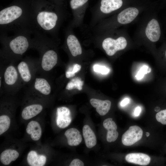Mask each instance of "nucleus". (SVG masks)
<instances>
[{
    "label": "nucleus",
    "mask_w": 166,
    "mask_h": 166,
    "mask_svg": "<svg viewBox=\"0 0 166 166\" xmlns=\"http://www.w3.org/2000/svg\"><path fill=\"white\" fill-rule=\"evenodd\" d=\"M139 13L138 10L135 7H129L125 9L117 15V22L121 25L129 23L135 19Z\"/></svg>",
    "instance_id": "nucleus-9"
},
{
    "label": "nucleus",
    "mask_w": 166,
    "mask_h": 166,
    "mask_svg": "<svg viewBox=\"0 0 166 166\" xmlns=\"http://www.w3.org/2000/svg\"><path fill=\"white\" fill-rule=\"evenodd\" d=\"M103 125L107 131L106 140L109 142H114L117 138L118 133L117 131V126L112 118L105 119L103 122Z\"/></svg>",
    "instance_id": "nucleus-14"
},
{
    "label": "nucleus",
    "mask_w": 166,
    "mask_h": 166,
    "mask_svg": "<svg viewBox=\"0 0 166 166\" xmlns=\"http://www.w3.org/2000/svg\"><path fill=\"white\" fill-rule=\"evenodd\" d=\"M92 106L96 108L97 112L101 116L106 114L110 110L111 102L109 100L104 101L92 98L90 100Z\"/></svg>",
    "instance_id": "nucleus-15"
},
{
    "label": "nucleus",
    "mask_w": 166,
    "mask_h": 166,
    "mask_svg": "<svg viewBox=\"0 0 166 166\" xmlns=\"http://www.w3.org/2000/svg\"><path fill=\"white\" fill-rule=\"evenodd\" d=\"M34 87L36 90L44 95H48L51 92L50 86L47 81L44 78H36Z\"/></svg>",
    "instance_id": "nucleus-23"
},
{
    "label": "nucleus",
    "mask_w": 166,
    "mask_h": 166,
    "mask_svg": "<svg viewBox=\"0 0 166 166\" xmlns=\"http://www.w3.org/2000/svg\"><path fill=\"white\" fill-rule=\"evenodd\" d=\"M0 28L3 31L32 32L30 20V5L25 6L15 3L0 11Z\"/></svg>",
    "instance_id": "nucleus-2"
},
{
    "label": "nucleus",
    "mask_w": 166,
    "mask_h": 166,
    "mask_svg": "<svg viewBox=\"0 0 166 166\" xmlns=\"http://www.w3.org/2000/svg\"><path fill=\"white\" fill-rule=\"evenodd\" d=\"M32 33L29 31H20L15 33L11 37L3 36L2 38L7 41L8 47L13 53L22 55L27 50L32 41L30 35Z\"/></svg>",
    "instance_id": "nucleus-3"
},
{
    "label": "nucleus",
    "mask_w": 166,
    "mask_h": 166,
    "mask_svg": "<svg viewBox=\"0 0 166 166\" xmlns=\"http://www.w3.org/2000/svg\"><path fill=\"white\" fill-rule=\"evenodd\" d=\"M81 65L76 64L74 66L73 71L75 73H76L80 70L81 69Z\"/></svg>",
    "instance_id": "nucleus-33"
},
{
    "label": "nucleus",
    "mask_w": 166,
    "mask_h": 166,
    "mask_svg": "<svg viewBox=\"0 0 166 166\" xmlns=\"http://www.w3.org/2000/svg\"><path fill=\"white\" fill-rule=\"evenodd\" d=\"M18 69L23 80L25 82L29 81L31 75L27 63L24 61L21 62L18 66Z\"/></svg>",
    "instance_id": "nucleus-24"
},
{
    "label": "nucleus",
    "mask_w": 166,
    "mask_h": 166,
    "mask_svg": "<svg viewBox=\"0 0 166 166\" xmlns=\"http://www.w3.org/2000/svg\"><path fill=\"white\" fill-rule=\"evenodd\" d=\"M127 44L126 39L123 36L116 38L108 37L103 40L102 46L106 53L109 56H112L117 51L124 49Z\"/></svg>",
    "instance_id": "nucleus-4"
},
{
    "label": "nucleus",
    "mask_w": 166,
    "mask_h": 166,
    "mask_svg": "<svg viewBox=\"0 0 166 166\" xmlns=\"http://www.w3.org/2000/svg\"><path fill=\"white\" fill-rule=\"evenodd\" d=\"M129 102V99L126 98L124 99L121 102L120 105L122 106H124L128 104Z\"/></svg>",
    "instance_id": "nucleus-34"
},
{
    "label": "nucleus",
    "mask_w": 166,
    "mask_h": 166,
    "mask_svg": "<svg viewBox=\"0 0 166 166\" xmlns=\"http://www.w3.org/2000/svg\"><path fill=\"white\" fill-rule=\"evenodd\" d=\"M72 68H70L69 70L66 72L65 75L67 78L73 77L75 76V73L73 71V68L72 69Z\"/></svg>",
    "instance_id": "nucleus-31"
},
{
    "label": "nucleus",
    "mask_w": 166,
    "mask_h": 166,
    "mask_svg": "<svg viewBox=\"0 0 166 166\" xmlns=\"http://www.w3.org/2000/svg\"><path fill=\"white\" fill-rule=\"evenodd\" d=\"M122 0H100L96 6L97 17L117 10L122 6Z\"/></svg>",
    "instance_id": "nucleus-5"
},
{
    "label": "nucleus",
    "mask_w": 166,
    "mask_h": 166,
    "mask_svg": "<svg viewBox=\"0 0 166 166\" xmlns=\"http://www.w3.org/2000/svg\"><path fill=\"white\" fill-rule=\"evenodd\" d=\"M145 34L152 42H156L159 40L161 31L160 25L156 19L153 18L148 22L145 28Z\"/></svg>",
    "instance_id": "nucleus-8"
},
{
    "label": "nucleus",
    "mask_w": 166,
    "mask_h": 166,
    "mask_svg": "<svg viewBox=\"0 0 166 166\" xmlns=\"http://www.w3.org/2000/svg\"><path fill=\"white\" fill-rule=\"evenodd\" d=\"M71 121V112L68 108L62 107L57 109L56 123L59 128H63L67 127Z\"/></svg>",
    "instance_id": "nucleus-12"
},
{
    "label": "nucleus",
    "mask_w": 166,
    "mask_h": 166,
    "mask_svg": "<svg viewBox=\"0 0 166 166\" xmlns=\"http://www.w3.org/2000/svg\"><path fill=\"white\" fill-rule=\"evenodd\" d=\"M18 74L15 68L12 65L8 67L4 73V78L6 83L8 85H12L16 82Z\"/></svg>",
    "instance_id": "nucleus-22"
},
{
    "label": "nucleus",
    "mask_w": 166,
    "mask_h": 166,
    "mask_svg": "<svg viewBox=\"0 0 166 166\" xmlns=\"http://www.w3.org/2000/svg\"><path fill=\"white\" fill-rule=\"evenodd\" d=\"M83 82L78 77L74 78L71 80L67 84L66 89L68 90H71L76 89L81 90L82 88Z\"/></svg>",
    "instance_id": "nucleus-25"
},
{
    "label": "nucleus",
    "mask_w": 166,
    "mask_h": 166,
    "mask_svg": "<svg viewBox=\"0 0 166 166\" xmlns=\"http://www.w3.org/2000/svg\"><path fill=\"white\" fill-rule=\"evenodd\" d=\"M165 57L166 58V50L165 52Z\"/></svg>",
    "instance_id": "nucleus-37"
},
{
    "label": "nucleus",
    "mask_w": 166,
    "mask_h": 166,
    "mask_svg": "<svg viewBox=\"0 0 166 166\" xmlns=\"http://www.w3.org/2000/svg\"><path fill=\"white\" fill-rule=\"evenodd\" d=\"M65 135L67 139L68 144L70 146H77L80 144L82 140L80 132L74 128L67 130L65 133Z\"/></svg>",
    "instance_id": "nucleus-16"
},
{
    "label": "nucleus",
    "mask_w": 166,
    "mask_h": 166,
    "mask_svg": "<svg viewBox=\"0 0 166 166\" xmlns=\"http://www.w3.org/2000/svg\"><path fill=\"white\" fill-rule=\"evenodd\" d=\"M143 134V130L139 126H131L122 135V143L125 146L132 145L140 140Z\"/></svg>",
    "instance_id": "nucleus-7"
},
{
    "label": "nucleus",
    "mask_w": 166,
    "mask_h": 166,
    "mask_svg": "<svg viewBox=\"0 0 166 166\" xmlns=\"http://www.w3.org/2000/svg\"><path fill=\"white\" fill-rule=\"evenodd\" d=\"M49 1L59 6H62L64 0H49Z\"/></svg>",
    "instance_id": "nucleus-32"
},
{
    "label": "nucleus",
    "mask_w": 166,
    "mask_h": 166,
    "mask_svg": "<svg viewBox=\"0 0 166 166\" xmlns=\"http://www.w3.org/2000/svg\"><path fill=\"white\" fill-rule=\"evenodd\" d=\"M70 166H83L84 164L81 160L78 159L73 160L70 164Z\"/></svg>",
    "instance_id": "nucleus-30"
},
{
    "label": "nucleus",
    "mask_w": 166,
    "mask_h": 166,
    "mask_svg": "<svg viewBox=\"0 0 166 166\" xmlns=\"http://www.w3.org/2000/svg\"><path fill=\"white\" fill-rule=\"evenodd\" d=\"M83 134L85 144L87 148H91L96 145L97 138L95 135L89 125H85L83 126Z\"/></svg>",
    "instance_id": "nucleus-19"
},
{
    "label": "nucleus",
    "mask_w": 166,
    "mask_h": 166,
    "mask_svg": "<svg viewBox=\"0 0 166 166\" xmlns=\"http://www.w3.org/2000/svg\"><path fill=\"white\" fill-rule=\"evenodd\" d=\"M63 14L62 6L49 1L32 0L30 20L33 32L52 36L60 26Z\"/></svg>",
    "instance_id": "nucleus-1"
},
{
    "label": "nucleus",
    "mask_w": 166,
    "mask_h": 166,
    "mask_svg": "<svg viewBox=\"0 0 166 166\" xmlns=\"http://www.w3.org/2000/svg\"><path fill=\"white\" fill-rule=\"evenodd\" d=\"M42 109V106L40 104H34L27 106L22 112V117L25 120L30 119L39 114Z\"/></svg>",
    "instance_id": "nucleus-17"
},
{
    "label": "nucleus",
    "mask_w": 166,
    "mask_h": 166,
    "mask_svg": "<svg viewBox=\"0 0 166 166\" xmlns=\"http://www.w3.org/2000/svg\"><path fill=\"white\" fill-rule=\"evenodd\" d=\"M146 134L147 136H148L149 135V133L148 132H146Z\"/></svg>",
    "instance_id": "nucleus-36"
},
{
    "label": "nucleus",
    "mask_w": 166,
    "mask_h": 166,
    "mask_svg": "<svg viewBox=\"0 0 166 166\" xmlns=\"http://www.w3.org/2000/svg\"><path fill=\"white\" fill-rule=\"evenodd\" d=\"M148 67L147 65H144L142 66L136 75V78L138 80L143 78L145 74L150 72V70H148Z\"/></svg>",
    "instance_id": "nucleus-28"
},
{
    "label": "nucleus",
    "mask_w": 166,
    "mask_h": 166,
    "mask_svg": "<svg viewBox=\"0 0 166 166\" xmlns=\"http://www.w3.org/2000/svg\"><path fill=\"white\" fill-rule=\"evenodd\" d=\"M26 130L28 134L31 135V137L34 140H38L41 136L42 129L39 124L36 121H30L28 124Z\"/></svg>",
    "instance_id": "nucleus-18"
},
{
    "label": "nucleus",
    "mask_w": 166,
    "mask_h": 166,
    "mask_svg": "<svg viewBox=\"0 0 166 166\" xmlns=\"http://www.w3.org/2000/svg\"><path fill=\"white\" fill-rule=\"evenodd\" d=\"M157 121L162 124L166 125V109L157 113L156 115Z\"/></svg>",
    "instance_id": "nucleus-27"
},
{
    "label": "nucleus",
    "mask_w": 166,
    "mask_h": 166,
    "mask_svg": "<svg viewBox=\"0 0 166 166\" xmlns=\"http://www.w3.org/2000/svg\"><path fill=\"white\" fill-rule=\"evenodd\" d=\"M27 161L31 166H43L46 162V157L43 155H38L34 151H31L28 154Z\"/></svg>",
    "instance_id": "nucleus-20"
},
{
    "label": "nucleus",
    "mask_w": 166,
    "mask_h": 166,
    "mask_svg": "<svg viewBox=\"0 0 166 166\" xmlns=\"http://www.w3.org/2000/svg\"><path fill=\"white\" fill-rule=\"evenodd\" d=\"M89 0H70L69 4L73 16L74 25L82 22Z\"/></svg>",
    "instance_id": "nucleus-6"
},
{
    "label": "nucleus",
    "mask_w": 166,
    "mask_h": 166,
    "mask_svg": "<svg viewBox=\"0 0 166 166\" xmlns=\"http://www.w3.org/2000/svg\"><path fill=\"white\" fill-rule=\"evenodd\" d=\"M58 56L56 52L52 49H48L44 53L42 57L41 66L46 71L51 70L57 63Z\"/></svg>",
    "instance_id": "nucleus-10"
},
{
    "label": "nucleus",
    "mask_w": 166,
    "mask_h": 166,
    "mask_svg": "<svg viewBox=\"0 0 166 166\" xmlns=\"http://www.w3.org/2000/svg\"><path fill=\"white\" fill-rule=\"evenodd\" d=\"M125 159L128 163L143 166L148 164L151 160L148 155L141 153L128 154L126 156Z\"/></svg>",
    "instance_id": "nucleus-13"
},
{
    "label": "nucleus",
    "mask_w": 166,
    "mask_h": 166,
    "mask_svg": "<svg viewBox=\"0 0 166 166\" xmlns=\"http://www.w3.org/2000/svg\"><path fill=\"white\" fill-rule=\"evenodd\" d=\"M141 111V109L140 107H136L135 109L134 114L136 116H138L139 115Z\"/></svg>",
    "instance_id": "nucleus-35"
},
{
    "label": "nucleus",
    "mask_w": 166,
    "mask_h": 166,
    "mask_svg": "<svg viewBox=\"0 0 166 166\" xmlns=\"http://www.w3.org/2000/svg\"><path fill=\"white\" fill-rule=\"evenodd\" d=\"M93 68L95 72L100 73L102 74H107L110 71L109 69L105 66L98 65H94Z\"/></svg>",
    "instance_id": "nucleus-29"
},
{
    "label": "nucleus",
    "mask_w": 166,
    "mask_h": 166,
    "mask_svg": "<svg viewBox=\"0 0 166 166\" xmlns=\"http://www.w3.org/2000/svg\"><path fill=\"white\" fill-rule=\"evenodd\" d=\"M19 156V154L17 151L10 149H7L1 154L0 161L4 165H9L12 161L15 160Z\"/></svg>",
    "instance_id": "nucleus-21"
},
{
    "label": "nucleus",
    "mask_w": 166,
    "mask_h": 166,
    "mask_svg": "<svg viewBox=\"0 0 166 166\" xmlns=\"http://www.w3.org/2000/svg\"><path fill=\"white\" fill-rule=\"evenodd\" d=\"M66 42L71 54L73 57L81 55L82 49L80 43L76 36L70 31L66 36Z\"/></svg>",
    "instance_id": "nucleus-11"
},
{
    "label": "nucleus",
    "mask_w": 166,
    "mask_h": 166,
    "mask_svg": "<svg viewBox=\"0 0 166 166\" xmlns=\"http://www.w3.org/2000/svg\"><path fill=\"white\" fill-rule=\"evenodd\" d=\"M10 124V117L6 115L0 116V135L6 132L9 129Z\"/></svg>",
    "instance_id": "nucleus-26"
}]
</instances>
